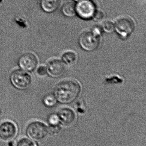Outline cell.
Wrapping results in <instances>:
<instances>
[{"instance_id":"obj_9","label":"cell","mask_w":146,"mask_h":146,"mask_svg":"<svg viewBox=\"0 0 146 146\" xmlns=\"http://www.w3.org/2000/svg\"><path fill=\"white\" fill-rule=\"evenodd\" d=\"M37 58L32 53H27L22 55L19 60L20 67L25 71L32 72L37 66Z\"/></svg>"},{"instance_id":"obj_15","label":"cell","mask_w":146,"mask_h":146,"mask_svg":"<svg viewBox=\"0 0 146 146\" xmlns=\"http://www.w3.org/2000/svg\"><path fill=\"white\" fill-rule=\"evenodd\" d=\"M43 103L46 106L53 107L56 104L57 100L54 95L49 94L45 96L43 99Z\"/></svg>"},{"instance_id":"obj_10","label":"cell","mask_w":146,"mask_h":146,"mask_svg":"<svg viewBox=\"0 0 146 146\" xmlns=\"http://www.w3.org/2000/svg\"><path fill=\"white\" fill-rule=\"evenodd\" d=\"M59 119L62 122L67 125L73 123L76 119V115L74 111L69 108H63L58 112Z\"/></svg>"},{"instance_id":"obj_5","label":"cell","mask_w":146,"mask_h":146,"mask_svg":"<svg viewBox=\"0 0 146 146\" xmlns=\"http://www.w3.org/2000/svg\"><path fill=\"white\" fill-rule=\"evenodd\" d=\"M78 15L84 19H89L96 12L95 4L91 0H80L75 7Z\"/></svg>"},{"instance_id":"obj_4","label":"cell","mask_w":146,"mask_h":146,"mask_svg":"<svg viewBox=\"0 0 146 146\" xmlns=\"http://www.w3.org/2000/svg\"><path fill=\"white\" fill-rule=\"evenodd\" d=\"M18 129L14 123L5 121L0 123V140L4 142L13 140L16 137Z\"/></svg>"},{"instance_id":"obj_12","label":"cell","mask_w":146,"mask_h":146,"mask_svg":"<svg viewBox=\"0 0 146 146\" xmlns=\"http://www.w3.org/2000/svg\"><path fill=\"white\" fill-rule=\"evenodd\" d=\"M62 60L66 65L71 66L76 64L78 60V56L76 52L73 51H67L63 55Z\"/></svg>"},{"instance_id":"obj_17","label":"cell","mask_w":146,"mask_h":146,"mask_svg":"<svg viewBox=\"0 0 146 146\" xmlns=\"http://www.w3.org/2000/svg\"><path fill=\"white\" fill-rule=\"evenodd\" d=\"M59 121L60 119L58 115H55V114L51 115L48 119V121L50 126L57 125L59 123Z\"/></svg>"},{"instance_id":"obj_8","label":"cell","mask_w":146,"mask_h":146,"mask_svg":"<svg viewBox=\"0 0 146 146\" xmlns=\"http://www.w3.org/2000/svg\"><path fill=\"white\" fill-rule=\"evenodd\" d=\"M47 73L55 78L60 77L66 71V65L62 60L58 59H53L50 61L47 64Z\"/></svg>"},{"instance_id":"obj_20","label":"cell","mask_w":146,"mask_h":146,"mask_svg":"<svg viewBox=\"0 0 146 146\" xmlns=\"http://www.w3.org/2000/svg\"><path fill=\"white\" fill-rule=\"evenodd\" d=\"M104 14L101 11H98L95 12L93 17H94V19L96 20H99L102 19L104 18Z\"/></svg>"},{"instance_id":"obj_21","label":"cell","mask_w":146,"mask_h":146,"mask_svg":"<svg viewBox=\"0 0 146 146\" xmlns=\"http://www.w3.org/2000/svg\"><path fill=\"white\" fill-rule=\"evenodd\" d=\"M75 1H80V0H75Z\"/></svg>"},{"instance_id":"obj_16","label":"cell","mask_w":146,"mask_h":146,"mask_svg":"<svg viewBox=\"0 0 146 146\" xmlns=\"http://www.w3.org/2000/svg\"><path fill=\"white\" fill-rule=\"evenodd\" d=\"M102 28L107 33H111L115 31V25L111 21H105L103 23Z\"/></svg>"},{"instance_id":"obj_2","label":"cell","mask_w":146,"mask_h":146,"mask_svg":"<svg viewBox=\"0 0 146 146\" xmlns=\"http://www.w3.org/2000/svg\"><path fill=\"white\" fill-rule=\"evenodd\" d=\"M49 133V127L39 121L30 122L25 127V135L35 142L44 140Z\"/></svg>"},{"instance_id":"obj_19","label":"cell","mask_w":146,"mask_h":146,"mask_svg":"<svg viewBox=\"0 0 146 146\" xmlns=\"http://www.w3.org/2000/svg\"><path fill=\"white\" fill-rule=\"evenodd\" d=\"M37 73L41 76H45L47 74V68L44 66H41L37 70Z\"/></svg>"},{"instance_id":"obj_6","label":"cell","mask_w":146,"mask_h":146,"mask_svg":"<svg viewBox=\"0 0 146 146\" xmlns=\"http://www.w3.org/2000/svg\"><path fill=\"white\" fill-rule=\"evenodd\" d=\"M79 43L81 48L87 51L95 50L99 44L98 38L93 34L91 31L84 32L79 38Z\"/></svg>"},{"instance_id":"obj_7","label":"cell","mask_w":146,"mask_h":146,"mask_svg":"<svg viewBox=\"0 0 146 146\" xmlns=\"http://www.w3.org/2000/svg\"><path fill=\"white\" fill-rule=\"evenodd\" d=\"M134 29V22L129 18H121L115 25V30L123 38H127Z\"/></svg>"},{"instance_id":"obj_18","label":"cell","mask_w":146,"mask_h":146,"mask_svg":"<svg viewBox=\"0 0 146 146\" xmlns=\"http://www.w3.org/2000/svg\"><path fill=\"white\" fill-rule=\"evenodd\" d=\"M91 32L92 33L93 35L98 37L99 36L102 35V33H103V30L102 27H100L99 26H95L93 27Z\"/></svg>"},{"instance_id":"obj_3","label":"cell","mask_w":146,"mask_h":146,"mask_svg":"<svg viewBox=\"0 0 146 146\" xmlns=\"http://www.w3.org/2000/svg\"><path fill=\"white\" fill-rule=\"evenodd\" d=\"M10 80L16 88L24 90L31 85V78L30 75L24 70H17L11 74Z\"/></svg>"},{"instance_id":"obj_11","label":"cell","mask_w":146,"mask_h":146,"mask_svg":"<svg viewBox=\"0 0 146 146\" xmlns=\"http://www.w3.org/2000/svg\"><path fill=\"white\" fill-rule=\"evenodd\" d=\"M60 5V0H41L40 6L42 9L47 13L55 11Z\"/></svg>"},{"instance_id":"obj_1","label":"cell","mask_w":146,"mask_h":146,"mask_svg":"<svg viewBox=\"0 0 146 146\" xmlns=\"http://www.w3.org/2000/svg\"><path fill=\"white\" fill-rule=\"evenodd\" d=\"M81 91L80 84L73 79H67L60 82L55 87L54 96L57 101L67 104L74 101Z\"/></svg>"},{"instance_id":"obj_13","label":"cell","mask_w":146,"mask_h":146,"mask_svg":"<svg viewBox=\"0 0 146 146\" xmlns=\"http://www.w3.org/2000/svg\"><path fill=\"white\" fill-rule=\"evenodd\" d=\"M62 10L63 14L68 17H73L76 13L75 5L71 2L65 3L63 6Z\"/></svg>"},{"instance_id":"obj_14","label":"cell","mask_w":146,"mask_h":146,"mask_svg":"<svg viewBox=\"0 0 146 146\" xmlns=\"http://www.w3.org/2000/svg\"><path fill=\"white\" fill-rule=\"evenodd\" d=\"M15 146H37L36 142L28 137H21L18 139Z\"/></svg>"}]
</instances>
